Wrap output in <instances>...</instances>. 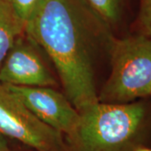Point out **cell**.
I'll use <instances>...</instances> for the list:
<instances>
[{
    "label": "cell",
    "mask_w": 151,
    "mask_h": 151,
    "mask_svg": "<svg viewBox=\"0 0 151 151\" xmlns=\"http://www.w3.org/2000/svg\"><path fill=\"white\" fill-rule=\"evenodd\" d=\"M110 32L79 0H42L24 33L53 62L78 112L98 102L93 36Z\"/></svg>",
    "instance_id": "1"
},
{
    "label": "cell",
    "mask_w": 151,
    "mask_h": 151,
    "mask_svg": "<svg viewBox=\"0 0 151 151\" xmlns=\"http://www.w3.org/2000/svg\"><path fill=\"white\" fill-rule=\"evenodd\" d=\"M67 139L72 151H133L151 134V109L143 102H97L81 110Z\"/></svg>",
    "instance_id": "2"
},
{
    "label": "cell",
    "mask_w": 151,
    "mask_h": 151,
    "mask_svg": "<svg viewBox=\"0 0 151 151\" xmlns=\"http://www.w3.org/2000/svg\"><path fill=\"white\" fill-rule=\"evenodd\" d=\"M111 72L98 93V101L134 102L144 97L151 83V38L143 34L110 41Z\"/></svg>",
    "instance_id": "3"
},
{
    "label": "cell",
    "mask_w": 151,
    "mask_h": 151,
    "mask_svg": "<svg viewBox=\"0 0 151 151\" xmlns=\"http://www.w3.org/2000/svg\"><path fill=\"white\" fill-rule=\"evenodd\" d=\"M0 136L21 142L36 151H64L62 134L34 115L0 83Z\"/></svg>",
    "instance_id": "4"
},
{
    "label": "cell",
    "mask_w": 151,
    "mask_h": 151,
    "mask_svg": "<svg viewBox=\"0 0 151 151\" xmlns=\"http://www.w3.org/2000/svg\"><path fill=\"white\" fill-rule=\"evenodd\" d=\"M4 86L40 121L61 134L68 137L75 129L80 113L65 94L50 86Z\"/></svg>",
    "instance_id": "5"
},
{
    "label": "cell",
    "mask_w": 151,
    "mask_h": 151,
    "mask_svg": "<svg viewBox=\"0 0 151 151\" xmlns=\"http://www.w3.org/2000/svg\"><path fill=\"white\" fill-rule=\"evenodd\" d=\"M38 45L25 33L17 38L0 66V83L19 86H50L56 84Z\"/></svg>",
    "instance_id": "6"
},
{
    "label": "cell",
    "mask_w": 151,
    "mask_h": 151,
    "mask_svg": "<svg viewBox=\"0 0 151 151\" xmlns=\"http://www.w3.org/2000/svg\"><path fill=\"white\" fill-rule=\"evenodd\" d=\"M24 29V22L13 7L6 0H0V66Z\"/></svg>",
    "instance_id": "7"
},
{
    "label": "cell",
    "mask_w": 151,
    "mask_h": 151,
    "mask_svg": "<svg viewBox=\"0 0 151 151\" xmlns=\"http://www.w3.org/2000/svg\"><path fill=\"white\" fill-rule=\"evenodd\" d=\"M88 10L111 30L124 16L127 0H79Z\"/></svg>",
    "instance_id": "8"
},
{
    "label": "cell",
    "mask_w": 151,
    "mask_h": 151,
    "mask_svg": "<svg viewBox=\"0 0 151 151\" xmlns=\"http://www.w3.org/2000/svg\"><path fill=\"white\" fill-rule=\"evenodd\" d=\"M26 25L42 0H6Z\"/></svg>",
    "instance_id": "9"
},
{
    "label": "cell",
    "mask_w": 151,
    "mask_h": 151,
    "mask_svg": "<svg viewBox=\"0 0 151 151\" xmlns=\"http://www.w3.org/2000/svg\"><path fill=\"white\" fill-rule=\"evenodd\" d=\"M138 22L141 34L151 38V0H139Z\"/></svg>",
    "instance_id": "10"
},
{
    "label": "cell",
    "mask_w": 151,
    "mask_h": 151,
    "mask_svg": "<svg viewBox=\"0 0 151 151\" xmlns=\"http://www.w3.org/2000/svg\"><path fill=\"white\" fill-rule=\"evenodd\" d=\"M0 151H14L8 145L7 141L4 139V137L0 136Z\"/></svg>",
    "instance_id": "11"
},
{
    "label": "cell",
    "mask_w": 151,
    "mask_h": 151,
    "mask_svg": "<svg viewBox=\"0 0 151 151\" xmlns=\"http://www.w3.org/2000/svg\"><path fill=\"white\" fill-rule=\"evenodd\" d=\"M133 151H151V148L150 147H147L145 145H142L135 148Z\"/></svg>",
    "instance_id": "12"
},
{
    "label": "cell",
    "mask_w": 151,
    "mask_h": 151,
    "mask_svg": "<svg viewBox=\"0 0 151 151\" xmlns=\"http://www.w3.org/2000/svg\"><path fill=\"white\" fill-rule=\"evenodd\" d=\"M151 97V83L150 84V86L147 87V89L145 90V92L144 93V97Z\"/></svg>",
    "instance_id": "13"
}]
</instances>
